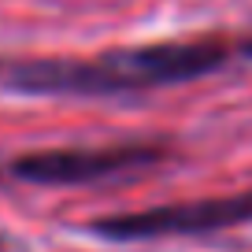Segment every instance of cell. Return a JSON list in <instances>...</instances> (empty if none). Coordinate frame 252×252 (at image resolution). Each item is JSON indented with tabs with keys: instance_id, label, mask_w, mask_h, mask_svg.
I'll use <instances>...</instances> for the list:
<instances>
[{
	"instance_id": "obj_1",
	"label": "cell",
	"mask_w": 252,
	"mask_h": 252,
	"mask_svg": "<svg viewBox=\"0 0 252 252\" xmlns=\"http://www.w3.org/2000/svg\"><path fill=\"white\" fill-rule=\"evenodd\" d=\"M249 219H252V193H234V197H204V200L145 208V212L108 215V219L89 222V230L108 241H159V237L215 234V230L241 226Z\"/></svg>"
},
{
	"instance_id": "obj_2",
	"label": "cell",
	"mask_w": 252,
	"mask_h": 252,
	"mask_svg": "<svg viewBox=\"0 0 252 252\" xmlns=\"http://www.w3.org/2000/svg\"><path fill=\"white\" fill-rule=\"evenodd\" d=\"M167 152L159 145H108V149H45L26 152L11 163V174L30 186H89L119 174L149 171Z\"/></svg>"
},
{
	"instance_id": "obj_3",
	"label": "cell",
	"mask_w": 252,
	"mask_h": 252,
	"mask_svg": "<svg viewBox=\"0 0 252 252\" xmlns=\"http://www.w3.org/2000/svg\"><path fill=\"white\" fill-rule=\"evenodd\" d=\"M104 60L123 78V86L137 93V89H152V86L193 82L200 74L215 71L226 63V48L219 41H163V45L115 48Z\"/></svg>"
},
{
	"instance_id": "obj_4",
	"label": "cell",
	"mask_w": 252,
	"mask_h": 252,
	"mask_svg": "<svg viewBox=\"0 0 252 252\" xmlns=\"http://www.w3.org/2000/svg\"><path fill=\"white\" fill-rule=\"evenodd\" d=\"M8 82L26 96H119L130 93L108 60H23L8 67Z\"/></svg>"
},
{
	"instance_id": "obj_5",
	"label": "cell",
	"mask_w": 252,
	"mask_h": 252,
	"mask_svg": "<svg viewBox=\"0 0 252 252\" xmlns=\"http://www.w3.org/2000/svg\"><path fill=\"white\" fill-rule=\"evenodd\" d=\"M241 52H245V56H249V60H252V37H249V41H245V45H241Z\"/></svg>"
}]
</instances>
